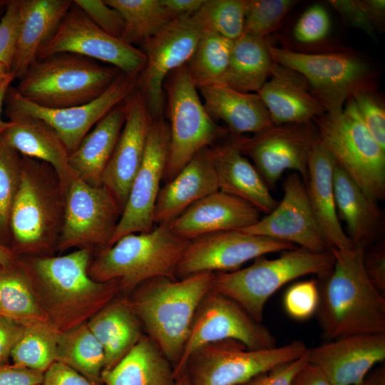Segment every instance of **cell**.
Here are the masks:
<instances>
[{
    "instance_id": "41",
    "label": "cell",
    "mask_w": 385,
    "mask_h": 385,
    "mask_svg": "<svg viewBox=\"0 0 385 385\" xmlns=\"http://www.w3.org/2000/svg\"><path fill=\"white\" fill-rule=\"evenodd\" d=\"M248 0H205L192 16L204 31L230 41L243 35Z\"/></svg>"
},
{
    "instance_id": "14",
    "label": "cell",
    "mask_w": 385,
    "mask_h": 385,
    "mask_svg": "<svg viewBox=\"0 0 385 385\" xmlns=\"http://www.w3.org/2000/svg\"><path fill=\"white\" fill-rule=\"evenodd\" d=\"M61 53L106 63L130 76H138L146 63L140 48L101 30L73 1L53 34L39 48L37 59Z\"/></svg>"
},
{
    "instance_id": "4",
    "label": "cell",
    "mask_w": 385,
    "mask_h": 385,
    "mask_svg": "<svg viewBox=\"0 0 385 385\" xmlns=\"http://www.w3.org/2000/svg\"><path fill=\"white\" fill-rule=\"evenodd\" d=\"M65 201L56 170L22 156L21 183L9 218L10 248L16 256H51L57 251Z\"/></svg>"
},
{
    "instance_id": "11",
    "label": "cell",
    "mask_w": 385,
    "mask_h": 385,
    "mask_svg": "<svg viewBox=\"0 0 385 385\" xmlns=\"http://www.w3.org/2000/svg\"><path fill=\"white\" fill-rule=\"evenodd\" d=\"M269 51L273 61L305 78L325 113H339L354 94L371 90L368 66L353 55L337 52L306 53L271 44Z\"/></svg>"
},
{
    "instance_id": "21",
    "label": "cell",
    "mask_w": 385,
    "mask_h": 385,
    "mask_svg": "<svg viewBox=\"0 0 385 385\" xmlns=\"http://www.w3.org/2000/svg\"><path fill=\"white\" fill-rule=\"evenodd\" d=\"M125 103V123L101 180L102 185L111 192L122 212L141 165L153 121L144 98L137 88Z\"/></svg>"
},
{
    "instance_id": "35",
    "label": "cell",
    "mask_w": 385,
    "mask_h": 385,
    "mask_svg": "<svg viewBox=\"0 0 385 385\" xmlns=\"http://www.w3.org/2000/svg\"><path fill=\"white\" fill-rule=\"evenodd\" d=\"M266 38L243 34L232 41L220 82L243 93H257L270 75L273 60Z\"/></svg>"
},
{
    "instance_id": "2",
    "label": "cell",
    "mask_w": 385,
    "mask_h": 385,
    "mask_svg": "<svg viewBox=\"0 0 385 385\" xmlns=\"http://www.w3.org/2000/svg\"><path fill=\"white\" fill-rule=\"evenodd\" d=\"M329 250L332 269L318 282L316 314L323 337L330 341L352 334L385 333V296L366 274V247Z\"/></svg>"
},
{
    "instance_id": "33",
    "label": "cell",
    "mask_w": 385,
    "mask_h": 385,
    "mask_svg": "<svg viewBox=\"0 0 385 385\" xmlns=\"http://www.w3.org/2000/svg\"><path fill=\"white\" fill-rule=\"evenodd\" d=\"M174 367L145 334L112 369L101 373L104 385H173Z\"/></svg>"
},
{
    "instance_id": "52",
    "label": "cell",
    "mask_w": 385,
    "mask_h": 385,
    "mask_svg": "<svg viewBox=\"0 0 385 385\" xmlns=\"http://www.w3.org/2000/svg\"><path fill=\"white\" fill-rule=\"evenodd\" d=\"M364 267L374 287L385 296V247L384 244L364 254Z\"/></svg>"
},
{
    "instance_id": "39",
    "label": "cell",
    "mask_w": 385,
    "mask_h": 385,
    "mask_svg": "<svg viewBox=\"0 0 385 385\" xmlns=\"http://www.w3.org/2000/svg\"><path fill=\"white\" fill-rule=\"evenodd\" d=\"M232 41L212 31H204L185 64L192 81L200 88L220 82L225 73Z\"/></svg>"
},
{
    "instance_id": "27",
    "label": "cell",
    "mask_w": 385,
    "mask_h": 385,
    "mask_svg": "<svg viewBox=\"0 0 385 385\" xmlns=\"http://www.w3.org/2000/svg\"><path fill=\"white\" fill-rule=\"evenodd\" d=\"M239 135L210 147L219 190L240 198L260 212H270L277 205L260 174L240 148Z\"/></svg>"
},
{
    "instance_id": "56",
    "label": "cell",
    "mask_w": 385,
    "mask_h": 385,
    "mask_svg": "<svg viewBox=\"0 0 385 385\" xmlns=\"http://www.w3.org/2000/svg\"><path fill=\"white\" fill-rule=\"evenodd\" d=\"M205 0H162L163 4L174 19L192 16L202 5Z\"/></svg>"
},
{
    "instance_id": "30",
    "label": "cell",
    "mask_w": 385,
    "mask_h": 385,
    "mask_svg": "<svg viewBox=\"0 0 385 385\" xmlns=\"http://www.w3.org/2000/svg\"><path fill=\"white\" fill-rule=\"evenodd\" d=\"M125 101L101 118L69 153L71 169L80 179L91 185H102L103 174L125 123Z\"/></svg>"
},
{
    "instance_id": "48",
    "label": "cell",
    "mask_w": 385,
    "mask_h": 385,
    "mask_svg": "<svg viewBox=\"0 0 385 385\" xmlns=\"http://www.w3.org/2000/svg\"><path fill=\"white\" fill-rule=\"evenodd\" d=\"M73 1L101 30L122 40L124 31L123 17L105 0H73Z\"/></svg>"
},
{
    "instance_id": "44",
    "label": "cell",
    "mask_w": 385,
    "mask_h": 385,
    "mask_svg": "<svg viewBox=\"0 0 385 385\" xmlns=\"http://www.w3.org/2000/svg\"><path fill=\"white\" fill-rule=\"evenodd\" d=\"M317 280L298 282L286 291L283 304L287 314L297 320H305L316 313L319 304Z\"/></svg>"
},
{
    "instance_id": "37",
    "label": "cell",
    "mask_w": 385,
    "mask_h": 385,
    "mask_svg": "<svg viewBox=\"0 0 385 385\" xmlns=\"http://www.w3.org/2000/svg\"><path fill=\"white\" fill-rule=\"evenodd\" d=\"M56 362L71 367L89 380L102 383L104 351L87 322L59 334Z\"/></svg>"
},
{
    "instance_id": "23",
    "label": "cell",
    "mask_w": 385,
    "mask_h": 385,
    "mask_svg": "<svg viewBox=\"0 0 385 385\" xmlns=\"http://www.w3.org/2000/svg\"><path fill=\"white\" fill-rule=\"evenodd\" d=\"M260 218V211L252 205L218 190L192 205L168 225L177 236L190 241L215 232L241 230Z\"/></svg>"
},
{
    "instance_id": "45",
    "label": "cell",
    "mask_w": 385,
    "mask_h": 385,
    "mask_svg": "<svg viewBox=\"0 0 385 385\" xmlns=\"http://www.w3.org/2000/svg\"><path fill=\"white\" fill-rule=\"evenodd\" d=\"M21 19V0H9L0 19V63L10 71L16 52Z\"/></svg>"
},
{
    "instance_id": "49",
    "label": "cell",
    "mask_w": 385,
    "mask_h": 385,
    "mask_svg": "<svg viewBox=\"0 0 385 385\" xmlns=\"http://www.w3.org/2000/svg\"><path fill=\"white\" fill-rule=\"evenodd\" d=\"M328 1L347 26L363 31L375 42L376 41V24L365 0H329Z\"/></svg>"
},
{
    "instance_id": "19",
    "label": "cell",
    "mask_w": 385,
    "mask_h": 385,
    "mask_svg": "<svg viewBox=\"0 0 385 385\" xmlns=\"http://www.w3.org/2000/svg\"><path fill=\"white\" fill-rule=\"evenodd\" d=\"M169 143L168 122L164 117L153 120L141 165L109 246L125 235L148 232L154 227L153 212L163 180Z\"/></svg>"
},
{
    "instance_id": "32",
    "label": "cell",
    "mask_w": 385,
    "mask_h": 385,
    "mask_svg": "<svg viewBox=\"0 0 385 385\" xmlns=\"http://www.w3.org/2000/svg\"><path fill=\"white\" fill-rule=\"evenodd\" d=\"M87 325L103 349V371L115 366L145 334L140 320L121 295L93 316Z\"/></svg>"
},
{
    "instance_id": "40",
    "label": "cell",
    "mask_w": 385,
    "mask_h": 385,
    "mask_svg": "<svg viewBox=\"0 0 385 385\" xmlns=\"http://www.w3.org/2000/svg\"><path fill=\"white\" fill-rule=\"evenodd\" d=\"M59 334L48 322L26 327L11 351L13 364L44 373L56 362Z\"/></svg>"
},
{
    "instance_id": "63",
    "label": "cell",
    "mask_w": 385,
    "mask_h": 385,
    "mask_svg": "<svg viewBox=\"0 0 385 385\" xmlns=\"http://www.w3.org/2000/svg\"><path fill=\"white\" fill-rule=\"evenodd\" d=\"M9 0H0V19L3 16L7 6Z\"/></svg>"
},
{
    "instance_id": "17",
    "label": "cell",
    "mask_w": 385,
    "mask_h": 385,
    "mask_svg": "<svg viewBox=\"0 0 385 385\" xmlns=\"http://www.w3.org/2000/svg\"><path fill=\"white\" fill-rule=\"evenodd\" d=\"M318 138L311 123L273 125L250 138L238 136L241 153L250 157L268 187H274L285 170L298 173L304 183L308 159Z\"/></svg>"
},
{
    "instance_id": "22",
    "label": "cell",
    "mask_w": 385,
    "mask_h": 385,
    "mask_svg": "<svg viewBox=\"0 0 385 385\" xmlns=\"http://www.w3.org/2000/svg\"><path fill=\"white\" fill-rule=\"evenodd\" d=\"M308 361L334 385H358L385 360V333L357 334L308 349Z\"/></svg>"
},
{
    "instance_id": "26",
    "label": "cell",
    "mask_w": 385,
    "mask_h": 385,
    "mask_svg": "<svg viewBox=\"0 0 385 385\" xmlns=\"http://www.w3.org/2000/svg\"><path fill=\"white\" fill-rule=\"evenodd\" d=\"M335 164L318 137L309 155L306 187L312 211L329 250H347L354 245L337 215L333 183Z\"/></svg>"
},
{
    "instance_id": "62",
    "label": "cell",
    "mask_w": 385,
    "mask_h": 385,
    "mask_svg": "<svg viewBox=\"0 0 385 385\" xmlns=\"http://www.w3.org/2000/svg\"><path fill=\"white\" fill-rule=\"evenodd\" d=\"M173 385H190L189 377L186 372H183L178 376L173 384Z\"/></svg>"
},
{
    "instance_id": "64",
    "label": "cell",
    "mask_w": 385,
    "mask_h": 385,
    "mask_svg": "<svg viewBox=\"0 0 385 385\" xmlns=\"http://www.w3.org/2000/svg\"><path fill=\"white\" fill-rule=\"evenodd\" d=\"M35 385H43V382L41 383V384H35Z\"/></svg>"
},
{
    "instance_id": "18",
    "label": "cell",
    "mask_w": 385,
    "mask_h": 385,
    "mask_svg": "<svg viewBox=\"0 0 385 385\" xmlns=\"http://www.w3.org/2000/svg\"><path fill=\"white\" fill-rule=\"evenodd\" d=\"M294 248L295 245L289 242L239 230L215 232L189 241L178 266L176 277L235 271L252 259Z\"/></svg>"
},
{
    "instance_id": "46",
    "label": "cell",
    "mask_w": 385,
    "mask_h": 385,
    "mask_svg": "<svg viewBox=\"0 0 385 385\" xmlns=\"http://www.w3.org/2000/svg\"><path fill=\"white\" fill-rule=\"evenodd\" d=\"M331 29V19L327 9L319 4L307 8L294 28L295 39L304 44L314 43L324 39Z\"/></svg>"
},
{
    "instance_id": "20",
    "label": "cell",
    "mask_w": 385,
    "mask_h": 385,
    "mask_svg": "<svg viewBox=\"0 0 385 385\" xmlns=\"http://www.w3.org/2000/svg\"><path fill=\"white\" fill-rule=\"evenodd\" d=\"M283 190L282 199L270 212L239 231L297 245L314 252L329 251L302 177L298 173L288 175Z\"/></svg>"
},
{
    "instance_id": "60",
    "label": "cell",
    "mask_w": 385,
    "mask_h": 385,
    "mask_svg": "<svg viewBox=\"0 0 385 385\" xmlns=\"http://www.w3.org/2000/svg\"><path fill=\"white\" fill-rule=\"evenodd\" d=\"M17 257L10 248L0 243V265H12L17 261Z\"/></svg>"
},
{
    "instance_id": "43",
    "label": "cell",
    "mask_w": 385,
    "mask_h": 385,
    "mask_svg": "<svg viewBox=\"0 0 385 385\" xmlns=\"http://www.w3.org/2000/svg\"><path fill=\"white\" fill-rule=\"evenodd\" d=\"M297 4L295 0H248L243 34L266 38Z\"/></svg>"
},
{
    "instance_id": "12",
    "label": "cell",
    "mask_w": 385,
    "mask_h": 385,
    "mask_svg": "<svg viewBox=\"0 0 385 385\" xmlns=\"http://www.w3.org/2000/svg\"><path fill=\"white\" fill-rule=\"evenodd\" d=\"M122 214L111 192L93 186L76 174L66 188L65 211L57 251L71 248L93 253L109 246Z\"/></svg>"
},
{
    "instance_id": "9",
    "label": "cell",
    "mask_w": 385,
    "mask_h": 385,
    "mask_svg": "<svg viewBox=\"0 0 385 385\" xmlns=\"http://www.w3.org/2000/svg\"><path fill=\"white\" fill-rule=\"evenodd\" d=\"M163 90L170 143L163 180H172L199 151L226 138L229 130L206 111L185 65L166 78Z\"/></svg>"
},
{
    "instance_id": "61",
    "label": "cell",
    "mask_w": 385,
    "mask_h": 385,
    "mask_svg": "<svg viewBox=\"0 0 385 385\" xmlns=\"http://www.w3.org/2000/svg\"><path fill=\"white\" fill-rule=\"evenodd\" d=\"M11 76H14L11 72L10 69L0 63V84Z\"/></svg>"
},
{
    "instance_id": "55",
    "label": "cell",
    "mask_w": 385,
    "mask_h": 385,
    "mask_svg": "<svg viewBox=\"0 0 385 385\" xmlns=\"http://www.w3.org/2000/svg\"><path fill=\"white\" fill-rule=\"evenodd\" d=\"M289 385H334L316 365L309 361L293 376Z\"/></svg>"
},
{
    "instance_id": "42",
    "label": "cell",
    "mask_w": 385,
    "mask_h": 385,
    "mask_svg": "<svg viewBox=\"0 0 385 385\" xmlns=\"http://www.w3.org/2000/svg\"><path fill=\"white\" fill-rule=\"evenodd\" d=\"M21 167L22 156L0 134V243L9 248L10 213L21 183Z\"/></svg>"
},
{
    "instance_id": "7",
    "label": "cell",
    "mask_w": 385,
    "mask_h": 385,
    "mask_svg": "<svg viewBox=\"0 0 385 385\" xmlns=\"http://www.w3.org/2000/svg\"><path fill=\"white\" fill-rule=\"evenodd\" d=\"M334 265L329 251L314 252L299 247L282 252L280 257L261 256L250 266L213 274L211 289L225 294L262 322L268 299L285 284L304 275L327 276Z\"/></svg>"
},
{
    "instance_id": "5",
    "label": "cell",
    "mask_w": 385,
    "mask_h": 385,
    "mask_svg": "<svg viewBox=\"0 0 385 385\" xmlns=\"http://www.w3.org/2000/svg\"><path fill=\"white\" fill-rule=\"evenodd\" d=\"M156 225L148 232L125 235L93 253L89 277L99 282L118 280L123 297L152 278H177L176 270L189 240L177 236L168 224Z\"/></svg>"
},
{
    "instance_id": "36",
    "label": "cell",
    "mask_w": 385,
    "mask_h": 385,
    "mask_svg": "<svg viewBox=\"0 0 385 385\" xmlns=\"http://www.w3.org/2000/svg\"><path fill=\"white\" fill-rule=\"evenodd\" d=\"M0 317L24 327L48 322L18 257L12 265H0Z\"/></svg>"
},
{
    "instance_id": "15",
    "label": "cell",
    "mask_w": 385,
    "mask_h": 385,
    "mask_svg": "<svg viewBox=\"0 0 385 385\" xmlns=\"http://www.w3.org/2000/svg\"><path fill=\"white\" fill-rule=\"evenodd\" d=\"M137 78L138 76L120 72L93 101L64 108H48L36 105L10 86L4 101L5 111L7 115H28L45 122L56 132L71 153L101 118L137 88Z\"/></svg>"
},
{
    "instance_id": "50",
    "label": "cell",
    "mask_w": 385,
    "mask_h": 385,
    "mask_svg": "<svg viewBox=\"0 0 385 385\" xmlns=\"http://www.w3.org/2000/svg\"><path fill=\"white\" fill-rule=\"evenodd\" d=\"M307 362V351L299 359L279 364L238 385H289L294 374Z\"/></svg>"
},
{
    "instance_id": "58",
    "label": "cell",
    "mask_w": 385,
    "mask_h": 385,
    "mask_svg": "<svg viewBox=\"0 0 385 385\" xmlns=\"http://www.w3.org/2000/svg\"><path fill=\"white\" fill-rule=\"evenodd\" d=\"M14 79V76H11L0 84V134L3 133L11 125V121L2 119L1 113L6 92Z\"/></svg>"
},
{
    "instance_id": "53",
    "label": "cell",
    "mask_w": 385,
    "mask_h": 385,
    "mask_svg": "<svg viewBox=\"0 0 385 385\" xmlns=\"http://www.w3.org/2000/svg\"><path fill=\"white\" fill-rule=\"evenodd\" d=\"M44 373L14 364L0 365V385H35L43 380Z\"/></svg>"
},
{
    "instance_id": "1",
    "label": "cell",
    "mask_w": 385,
    "mask_h": 385,
    "mask_svg": "<svg viewBox=\"0 0 385 385\" xmlns=\"http://www.w3.org/2000/svg\"><path fill=\"white\" fill-rule=\"evenodd\" d=\"M93 252L76 250L58 256H20L36 302L59 333L87 322L120 294L118 280L99 282L88 269Z\"/></svg>"
},
{
    "instance_id": "54",
    "label": "cell",
    "mask_w": 385,
    "mask_h": 385,
    "mask_svg": "<svg viewBox=\"0 0 385 385\" xmlns=\"http://www.w3.org/2000/svg\"><path fill=\"white\" fill-rule=\"evenodd\" d=\"M26 327L0 317V365L9 363L11 351Z\"/></svg>"
},
{
    "instance_id": "16",
    "label": "cell",
    "mask_w": 385,
    "mask_h": 385,
    "mask_svg": "<svg viewBox=\"0 0 385 385\" xmlns=\"http://www.w3.org/2000/svg\"><path fill=\"white\" fill-rule=\"evenodd\" d=\"M202 33L192 15L180 16L140 46L146 63L138 76L137 89L153 120L164 117L167 76L188 62Z\"/></svg>"
},
{
    "instance_id": "34",
    "label": "cell",
    "mask_w": 385,
    "mask_h": 385,
    "mask_svg": "<svg viewBox=\"0 0 385 385\" xmlns=\"http://www.w3.org/2000/svg\"><path fill=\"white\" fill-rule=\"evenodd\" d=\"M333 183L337 215L346 224V234L354 245L366 247L374 239L380 220L377 202L336 164Z\"/></svg>"
},
{
    "instance_id": "28",
    "label": "cell",
    "mask_w": 385,
    "mask_h": 385,
    "mask_svg": "<svg viewBox=\"0 0 385 385\" xmlns=\"http://www.w3.org/2000/svg\"><path fill=\"white\" fill-rule=\"evenodd\" d=\"M213 120H221L234 135L263 131L274 124L257 93H243L216 83L197 89Z\"/></svg>"
},
{
    "instance_id": "47",
    "label": "cell",
    "mask_w": 385,
    "mask_h": 385,
    "mask_svg": "<svg viewBox=\"0 0 385 385\" xmlns=\"http://www.w3.org/2000/svg\"><path fill=\"white\" fill-rule=\"evenodd\" d=\"M352 98L365 126L385 150V110L382 102L371 90L359 91Z\"/></svg>"
},
{
    "instance_id": "24",
    "label": "cell",
    "mask_w": 385,
    "mask_h": 385,
    "mask_svg": "<svg viewBox=\"0 0 385 385\" xmlns=\"http://www.w3.org/2000/svg\"><path fill=\"white\" fill-rule=\"evenodd\" d=\"M257 94L274 125L311 123L325 113L305 78L274 61L269 79Z\"/></svg>"
},
{
    "instance_id": "59",
    "label": "cell",
    "mask_w": 385,
    "mask_h": 385,
    "mask_svg": "<svg viewBox=\"0 0 385 385\" xmlns=\"http://www.w3.org/2000/svg\"><path fill=\"white\" fill-rule=\"evenodd\" d=\"M358 385H385L384 364L371 371L363 381Z\"/></svg>"
},
{
    "instance_id": "10",
    "label": "cell",
    "mask_w": 385,
    "mask_h": 385,
    "mask_svg": "<svg viewBox=\"0 0 385 385\" xmlns=\"http://www.w3.org/2000/svg\"><path fill=\"white\" fill-rule=\"evenodd\" d=\"M307 349L300 341L252 350L236 340H220L194 351L187 359L183 372L187 373L190 385H238L279 364L299 359Z\"/></svg>"
},
{
    "instance_id": "3",
    "label": "cell",
    "mask_w": 385,
    "mask_h": 385,
    "mask_svg": "<svg viewBox=\"0 0 385 385\" xmlns=\"http://www.w3.org/2000/svg\"><path fill=\"white\" fill-rule=\"evenodd\" d=\"M213 274L152 278L124 297L145 334L174 368L182 356L196 309L211 289Z\"/></svg>"
},
{
    "instance_id": "57",
    "label": "cell",
    "mask_w": 385,
    "mask_h": 385,
    "mask_svg": "<svg viewBox=\"0 0 385 385\" xmlns=\"http://www.w3.org/2000/svg\"><path fill=\"white\" fill-rule=\"evenodd\" d=\"M375 24L382 22L385 11L384 0H365Z\"/></svg>"
},
{
    "instance_id": "31",
    "label": "cell",
    "mask_w": 385,
    "mask_h": 385,
    "mask_svg": "<svg viewBox=\"0 0 385 385\" xmlns=\"http://www.w3.org/2000/svg\"><path fill=\"white\" fill-rule=\"evenodd\" d=\"M73 4L71 0H21V19L11 67L20 79L37 60L41 46L53 34Z\"/></svg>"
},
{
    "instance_id": "25",
    "label": "cell",
    "mask_w": 385,
    "mask_h": 385,
    "mask_svg": "<svg viewBox=\"0 0 385 385\" xmlns=\"http://www.w3.org/2000/svg\"><path fill=\"white\" fill-rule=\"evenodd\" d=\"M218 190L210 149L207 148L160 188L153 212L154 225L169 224L192 205Z\"/></svg>"
},
{
    "instance_id": "51",
    "label": "cell",
    "mask_w": 385,
    "mask_h": 385,
    "mask_svg": "<svg viewBox=\"0 0 385 385\" xmlns=\"http://www.w3.org/2000/svg\"><path fill=\"white\" fill-rule=\"evenodd\" d=\"M43 385H104L89 380L71 367L53 363L43 374Z\"/></svg>"
},
{
    "instance_id": "38",
    "label": "cell",
    "mask_w": 385,
    "mask_h": 385,
    "mask_svg": "<svg viewBox=\"0 0 385 385\" xmlns=\"http://www.w3.org/2000/svg\"><path fill=\"white\" fill-rule=\"evenodd\" d=\"M124 21L122 40L141 46L175 19L162 0H105Z\"/></svg>"
},
{
    "instance_id": "8",
    "label": "cell",
    "mask_w": 385,
    "mask_h": 385,
    "mask_svg": "<svg viewBox=\"0 0 385 385\" xmlns=\"http://www.w3.org/2000/svg\"><path fill=\"white\" fill-rule=\"evenodd\" d=\"M318 137L337 165L377 202L385 195V150L363 123L352 98L342 111L316 118Z\"/></svg>"
},
{
    "instance_id": "29",
    "label": "cell",
    "mask_w": 385,
    "mask_h": 385,
    "mask_svg": "<svg viewBox=\"0 0 385 385\" xmlns=\"http://www.w3.org/2000/svg\"><path fill=\"white\" fill-rule=\"evenodd\" d=\"M7 116L11 125L2 133L6 141L21 155L50 165L66 192L75 173L69 164V152L56 132L45 122L31 116Z\"/></svg>"
},
{
    "instance_id": "6",
    "label": "cell",
    "mask_w": 385,
    "mask_h": 385,
    "mask_svg": "<svg viewBox=\"0 0 385 385\" xmlns=\"http://www.w3.org/2000/svg\"><path fill=\"white\" fill-rule=\"evenodd\" d=\"M120 72L70 53L37 59L19 79L16 91L40 106H81L101 96Z\"/></svg>"
},
{
    "instance_id": "13",
    "label": "cell",
    "mask_w": 385,
    "mask_h": 385,
    "mask_svg": "<svg viewBox=\"0 0 385 385\" xmlns=\"http://www.w3.org/2000/svg\"><path fill=\"white\" fill-rule=\"evenodd\" d=\"M225 339L238 341L252 350L277 346L276 339L267 327L253 319L235 300L211 289L196 309L182 356L174 368L175 378L183 372L187 359L194 351Z\"/></svg>"
}]
</instances>
